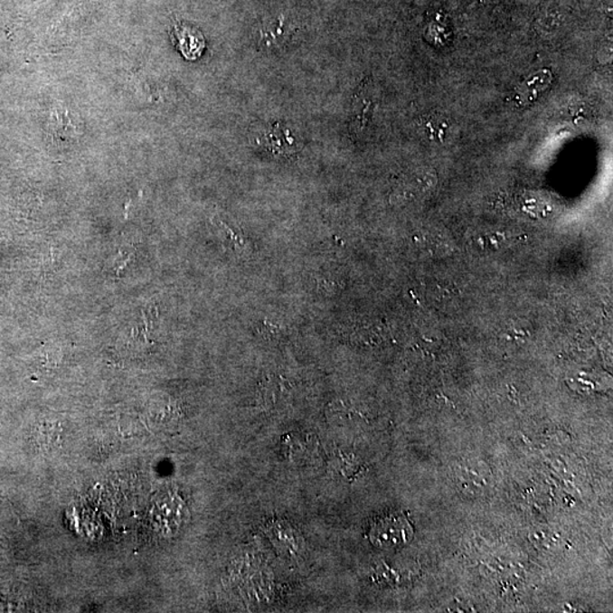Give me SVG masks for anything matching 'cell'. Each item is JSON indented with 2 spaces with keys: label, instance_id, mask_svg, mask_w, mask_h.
<instances>
[{
  "label": "cell",
  "instance_id": "obj_1",
  "mask_svg": "<svg viewBox=\"0 0 613 613\" xmlns=\"http://www.w3.org/2000/svg\"><path fill=\"white\" fill-rule=\"evenodd\" d=\"M414 532V526L406 514H392L372 523L370 540L380 549H400L412 540Z\"/></svg>",
  "mask_w": 613,
  "mask_h": 613
},
{
  "label": "cell",
  "instance_id": "obj_2",
  "mask_svg": "<svg viewBox=\"0 0 613 613\" xmlns=\"http://www.w3.org/2000/svg\"><path fill=\"white\" fill-rule=\"evenodd\" d=\"M297 28L290 17L278 15L263 22L259 29V44L263 51H278L291 42Z\"/></svg>",
  "mask_w": 613,
  "mask_h": 613
},
{
  "label": "cell",
  "instance_id": "obj_3",
  "mask_svg": "<svg viewBox=\"0 0 613 613\" xmlns=\"http://www.w3.org/2000/svg\"><path fill=\"white\" fill-rule=\"evenodd\" d=\"M259 144L268 149L274 156L288 157L299 150V141L293 136L290 128L275 123L264 130L259 137Z\"/></svg>",
  "mask_w": 613,
  "mask_h": 613
},
{
  "label": "cell",
  "instance_id": "obj_4",
  "mask_svg": "<svg viewBox=\"0 0 613 613\" xmlns=\"http://www.w3.org/2000/svg\"><path fill=\"white\" fill-rule=\"evenodd\" d=\"M174 34L177 46L186 59L193 61L202 55L204 40L199 31L186 25H176Z\"/></svg>",
  "mask_w": 613,
  "mask_h": 613
},
{
  "label": "cell",
  "instance_id": "obj_5",
  "mask_svg": "<svg viewBox=\"0 0 613 613\" xmlns=\"http://www.w3.org/2000/svg\"><path fill=\"white\" fill-rule=\"evenodd\" d=\"M135 256L136 252L132 251L130 255H128L126 259L122 260V263L119 264L117 269H115V272H117L118 275L121 273L122 270L126 269L127 266L130 264L133 259H135Z\"/></svg>",
  "mask_w": 613,
  "mask_h": 613
}]
</instances>
